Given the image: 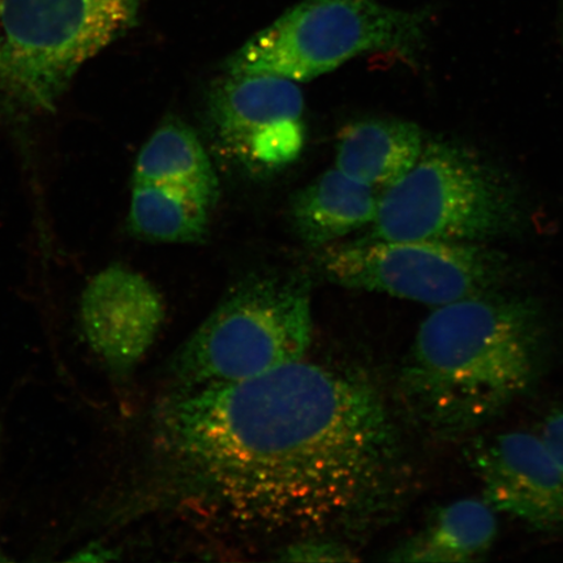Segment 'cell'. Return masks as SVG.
<instances>
[{
  "instance_id": "obj_1",
  "label": "cell",
  "mask_w": 563,
  "mask_h": 563,
  "mask_svg": "<svg viewBox=\"0 0 563 563\" xmlns=\"http://www.w3.org/2000/svg\"><path fill=\"white\" fill-rule=\"evenodd\" d=\"M161 438L189 508L239 534L362 532L396 509L405 485L402 445L376 385L305 358L179 389Z\"/></svg>"
},
{
  "instance_id": "obj_2",
  "label": "cell",
  "mask_w": 563,
  "mask_h": 563,
  "mask_svg": "<svg viewBox=\"0 0 563 563\" xmlns=\"http://www.w3.org/2000/svg\"><path fill=\"white\" fill-rule=\"evenodd\" d=\"M543 308L493 291L433 308L399 376L408 413L429 434L455 439L501 417L543 375Z\"/></svg>"
},
{
  "instance_id": "obj_3",
  "label": "cell",
  "mask_w": 563,
  "mask_h": 563,
  "mask_svg": "<svg viewBox=\"0 0 563 563\" xmlns=\"http://www.w3.org/2000/svg\"><path fill=\"white\" fill-rule=\"evenodd\" d=\"M530 220L504 168L460 141L427 137L417 164L379 195L365 239L487 244L525 234Z\"/></svg>"
},
{
  "instance_id": "obj_4",
  "label": "cell",
  "mask_w": 563,
  "mask_h": 563,
  "mask_svg": "<svg viewBox=\"0 0 563 563\" xmlns=\"http://www.w3.org/2000/svg\"><path fill=\"white\" fill-rule=\"evenodd\" d=\"M433 11L382 0H301L229 56L227 74L274 75L306 82L367 54L417 65Z\"/></svg>"
},
{
  "instance_id": "obj_5",
  "label": "cell",
  "mask_w": 563,
  "mask_h": 563,
  "mask_svg": "<svg viewBox=\"0 0 563 563\" xmlns=\"http://www.w3.org/2000/svg\"><path fill=\"white\" fill-rule=\"evenodd\" d=\"M313 338L306 278L251 274L224 295L173 362L179 389L232 384L297 363Z\"/></svg>"
},
{
  "instance_id": "obj_6",
  "label": "cell",
  "mask_w": 563,
  "mask_h": 563,
  "mask_svg": "<svg viewBox=\"0 0 563 563\" xmlns=\"http://www.w3.org/2000/svg\"><path fill=\"white\" fill-rule=\"evenodd\" d=\"M143 0H2L0 79L52 108L84 63L135 25Z\"/></svg>"
},
{
  "instance_id": "obj_7",
  "label": "cell",
  "mask_w": 563,
  "mask_h": 563,
  "mask_svg": "<svg viewBox=\"0 0 563 563\" xmlns=\"http://www.w3.org/2000/svg\"><path fill=\"white\" fill-rule=\"evenodd\" d=\"M317 267L332 284L433 308L503 290L514 264L484 243L358 241L321 249Z\"/></svg>"
},
{
  "instance_id": "obj_8",
  "label": "cell",
  "mask_w": 563,
  "mask_h": 563,
  "mask_svg": "<svg viewBox=\"0 0 563 563\" xmlns=\"http://www.w3.org/2000/svg\"><path fill=\"white\" fill-rule=\"evenodd\" d=\"M208 118L218 145L252 172L279 170L305 146V97L285 77L227 74L210 89Z\"/></svg>"
},
{
  "instance_id": "obj_9",
  "label": "cell",
  "mask_w": 563,
  "mask_h": 563,
  "mask_svg": "<svg viewBox=\"0 0 563 563\" xmlns=\"http://www.w3.org/2000/svg\"><path fill=\"white\" fill-rule=\"evenodd\" d=\"M468 460L493 510L534 530L563 531V473L539 433L492 435Z\"/></svg>"
},
{
  "instance_id": "obj_10",
  "label": "cell",
  "mask_w": 563,
  "mask_h": 563,
  "mask_svg": "<svg viewBox=\"0 0 563 563\" xmlns=\"http://www.w3.org/2000/svg\"><path fill=\"white\" fill-rule=\"evenodd\" d=\"M81 319L90 346L110 367L125 371L156 341L165 305L150 280L112 265L98 273L84 291Z\"/></svg>"
},
{
  "instance_id": "obj_11",
  "label": "cell",
  "mask_w": 563,
  "mask_h": 563,
  "mask_svg": "<svg viewBox=\"0 0 563 563\" xmlns=\"http://www.w3.org/2000/svg\"><path fill=\"white\" fill-rule=\"evenodd\" d=\"M378 189L330 168L295 196V231L307 245L321 250L356 230L371 227L379 200Z\"/></svg>"
},
{
  "instance_id": "obj_12",
  "label": "cell",
  "mask_w": 563,
  "mask_h": 563,
  "mask_svg": "<svg viewBox=\"0 0 563 563\" xmlns=\"http://www.w3.org/2000/svg\"><path fill=\"white\" fill-rule=\"evenodd\" d=\"M418 124L402 119H367L344 126L335 167L373 188H387L411 170L426 143Z\"/></svg>"
},
{
  "instance_id": "obj_13",
  "label": "cell",
  "mask_w": 563,
  "mask_h": 563,
  "mask_svg": "<svg viewBox=\"0 0 563 563\" xmlns=\"http://www.w3.org/2000/svg\"><path fill=\"white\" fill-rule=\"evenodd\" d=\"M496 511L484 499L443 505L424 528L391 553V561L463 563L484 559L498 533Z\"/></svg>"
},
{
  "instance_id": "obj_14",
  "label": "cell",
  "mask_w": 563,
  "mask_h": 563,
  "mask_svg": "<svg viewBox=\"0 0 563 563\" xmlns=\"http://www.w3.org/2000/svg\"><path fill=\"white\" fill-rule=\"evenodd\" d=\"M135 181L187 189L213 208L220 191L217 174L201 141L178 119H168L141 150Z\"/></svg>"
},
{
  "instance_id": "obj_15",
  "label": "cell",
  "mask_w": 563,
  "mask_h": 563,
  "mask_svg": "<svg viewBox=\"0 0 563 563\" xmlns=\"http://www.w3.org/2000/svg\"><path fill=\"white\" fill-rule=\"evenodd\" d=\"M210 209L185 188L135 181L130 229L150 242L197 243L207 235Z\"/></svg>"
},
{
  "instance_id": "obj_16",
  "label": "cell",
  "mask_w": 563,
  "mask_h": 563,
  "mask_svg": "<svg viewBox=\"0 0 563 563\" xmlns=\"http://www.w3.org/2000/svg\"><path fill=\"white\" fill-rule=\"evenodd\" d=\"M288 562H343L354 561V552L340 540L329 537H313L294 540L278 558Z\"/></svg>"
},
{
  "instance_id": "obj_17",
  "label": "cell",
  "mask_w": 563,
  "mask_h": 563,
  "mask_svg": "<svg viewBox=\"0 0 563 563\" xmlns=\"http://www.w3.org/2000/svg\"><path fill=\"white\" fill-rule=\"evenodd\" d=\"M539 435L563 473V407L553 408L541 422Z\"/></svg>"
},
{
  "instance_id": "obj_18",
  "label": "cell",
  "mask_w": 563,
  "mask_h": 563,
  "mask_svg": "<svg viewBox=\"0 0 563 563\" xmlns=\"http://www.w3.org/2000/svg\"><path fill=\"white\" fill-rule=\"evenodd\" d=\"M0 7H2V0H0ZM0 53H2V25H0Z\"/></svg>"
},
{
  "instance_id": "obj_19",
  "label": "cell",
  "mask_w": 563,
  "mask_h": 563,
  "mask_svg": "<svg viewBox=\"0 0 563 563\" xmlns=\"http://www.w3.org/2000/svg\"><path fill=\"white\" fill-rule=\"evenodd\" d=\"M560 15H561V23L563 26V0H560Z\"/></svg>"
}]
</instances>
